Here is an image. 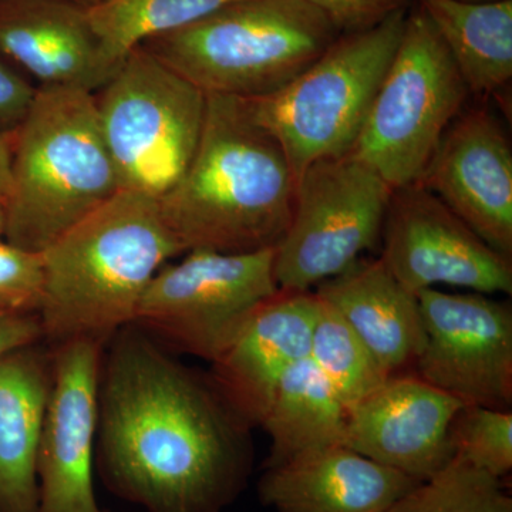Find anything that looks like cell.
I'll list each match as a JSON object with an SVG mask.
<instances>
[{
  "label": "cell",
  "mask_w": 512,
  "mask_h": 512,
  "mask_svg": "<svg viewBox=\"0 0 512 512\" xmlns=\"http://www.w3.org/2000/svg\"><path fill=\"white\" fill-rule=\"evenodd\" d=\"M252 430L210 373L137 326L107 343L96 467L120 500L147 512H224L251 477Z\"/></svg>",
  "instance_id": "obj_1"
},
{
  "label": "cell",
  "mask_w": 512,
  "mask_h": 512,
  "mask_svg": "<svg viewBox=\"0 0 512 512\" xmlns=\"http://www.w3.org/2000/svg\"><path fill=\"white\" fill-rule=\"evenodd\" d=\"M392 195V187L352 154L306 167L291 221L275 248L278 288L313 291L380 247Z\"/></svg>",
  "instance_id": "obj_9"
},
{
  "label": "cell",
  "mask_w": 512,
  "mask_h": 512,
  "mask_svg": "<svg viewBox=\"0 0 512 512\" xmlns=\"http://www.w3.org/2000/svg\"><path fill=\"white\" fill-rule=\"evenodd\" d=\"M37 87L0 57V134L18 130L35 99Z\"/></svg>",
  "instance_id": "obj_29"
},
{
  "label": "cell",
  "mask_w": 512,
  "mask_h": 512,
  "mask_svg": "<svg viewBox=\"0 0 512 512\" xmlns=\"http://www.w3.org/2000/svg\"><path fill=\"white\" fill-rule=\"evenodd\" d=\"M147 286L131 325L174 355L211 363L251 313L279 292L274 249L224 254L191 249Z\"/></svg>",
  "instance_id": "obj_10"
},
{
  "label": "cell",
  "mask_w": 512,
  "mask_h": 512,
  "mask_svg": "<svg viewBox=\"0 0 512 512\" xmlns=\"http://www.w3.org/2000/svg\"><path fill=\"white\" fill-rule=\"evenodd\" d=\"M94 101L120 191L163 198L197 150L207 96L140 46Z\"/></svg>",
  "instance_id": "obj_8"
},
{
  "label": "cell",
  "mask_w": 512,
  "mask_h": 512,
  "mask_svg": "<svg viewBox=\"0 0 512 512\" xmlns=\"http://www.w3.org/2000/svg\"><path fill=\"white\" fill-rule=\"evenodd\" d=\"M464 406L414 372L389 376L346 407L343 446L421 483L453 460L451 426Z\"/></svg>",
  "instance_id": "obj_14"
},
{
  "label": "cell",
  "mask_w": 512,
  "mask_h": 512,
  "mask_svg": "<svg viewBox=\"0 0 512 512\" xmlns=\"http://www.w3.org/2000/svg\"><path fill=\"white\" fill-rule=\"evenodd\" d=\"M43 286L42 254L0 239V312L39 315Z\"/></svg>",
  "instance_id": "obj_27"
},
{
  "label": "cell",
  "mask_w": 512,
  "mask_h": 512,
  "mask_svg": "<svg viewBox=\"0 0 512 512\" xmlns=\"http://www.w3.org/2000/svg\"><path fill=\"white\" fill-rule=\"evenodd\" d=\"M380 248L383 264L416 295L443 285L491 296L512 293V259L421 184L393 191Z\"/></svg>",
  "instance_id": "obj_12"
},
{
  "label": "cell",
  "mask_w": 512,
  "mask_h": 512,
  "mask_svg": "<svg viewBox=\"0 0 512 512\" xmlns=\"http://www.w3.org/2000/svg\"><path fill=\"white\" fill-rule=\"evenodd\" d=\"M345 419V404L311 357H306L282 377L259 426L271 439L265 467L343 444Z\"/></svg>",
  "instance_id": "obj_22"
},
{
  "label": "cell",
  "mask_w": 512,
  "mask_h": 512,
  "mask_svg": "<svg viewBox=\"0 0 512 512\" xmlns=\"http://www.w3.org/2000/svg\"><path fill=\"white\" fill-rule=\"evenodd\" d=\"M454 458L503 480L512 470V410L464 406L450 431Z\"/></svg>",
  "instance_id": "obj_26"
},
{
  "label": "cell",
  "mask_w": 512,
  "mask_h": 512,
  "mask_svg": "<svg viewBox=\"0 0 512 512\" xmlns=\"http://www.w3.org/2000/svg\"><path fill=\"white\" fill-rule=\"evenodd\" d=\"M318 303L313 291L279 289L210 363L215 386L252 429L261 426L282 377L309 357Z\"/></svg>",
  "instance_id": "obj_16"
},
{
  "label": "cell",
  "mask_w": 512,
  "mask_h": 512,
  "mask_svg": "<svg viewBox=\"0 0 512 512\" xmlns=\"http://www.w3.org/2000/svg\"><path fill=\"white\" fill-rule=\"evenodd\" d=\"M0 57L37 87L96 93L116 73L87 6L73 0H0Z\"/></svg>",
  "instance_id": "obj_17"
},
{
  "label": "cell",
  "mask_w": 512,
  "mask_h": 512,
  "mask_svg": "<svg viewBox=\"0 0 512 512\" xmlns=\"http://www.w3.org/2000/svg\"><path fill=\"white\" fill-rule=\"evenodd\" d=\"M104 349L92 340L53 348L52 392L36 460L37 512H110L94 491Z\"/></svg>",
  "instance_id": "obj_13"
},
{
  "label": "cell",
  "mask_w": 512,
  "mask_h": 512,
  "mask_svg": "<svg viewBox=\"0 0 512 512\" xmlns=\"http://www.w3.org/2000/svg\"><path fill=\"white\" fill-rule=\"evenodd\" d=\"M235 0H97L87 15L113 69L148 40L187 28Z\"/></svg>",
  "instance_id": "obj_23"
},
{
  "label": "cell",
  "mask_w": 512,
  "mask_h": 512,
  "mask_svg": "<svg viewBox=\"0 0 512 512\" xmlns=\"http://www.w3.org/2000/svg\"><path fill=\"white\" fill-rule=\"evenodd\" d=\"M43 340L39 315L0 312V356Z\"/></svg>",
  "instance_id": "obj_30"
},
{
  "label": "cell",
  "mask_w": 512,
  "mask_h": 512,
  "mask_svg": "<svg viewBox=\"0 0 512 512\" xmlns=\"http://www.w3.org/2000/svg\"><path fill=\"white\" fill-rule=\"evenodd\" d=\"M419 184L491 248L512 259V150L490 110L461 111Z\"/></svg>",
  "instance_id": "obj_15"
},
{
  "label": "cell",
  "mask_w": 512,
  "mask_h": 512,
  "mask_svg": "<svg viewBox=\"0 0 512 512\" xmlns=\"http://www.w3.org/2000/svg\"><path fill=\"white\" fill-rule=\"evenodd\" d=\"M471 2H488V0H471Z\"/></svg>",
  "instance_id": "obj_34"
},
{
  "label": "cell",
  "mask_w": 512,
  "mask_h": 512,
  "mask_svg": "<svg viewBox=\"0 0 512 512\" xmlns=\"http://www.w3.org/2000/svg\"><path fill=\"white\" fill-rule=\"evenodd\" d=\"M40 254L39 318L43 340L56 348L73 340L107 346L133 323L157 272L183 251L157 200L119 191Z\"/></svg>",
  "instance_id": "obj_3"
},
{
  "label": "cell",
  "mask_w": 512,
  "mask_h": 512,
  "mask_svg": "<svg viewBox=\"0 0 512 512\" xmlns=\"http://www.w3.org/2000/svg\"><path fill=\"white\" fill-rule=\"evenodd\" d=\"M407 12L365 32L340 35L281 90L248 99L284 147L296 178L316 161L350 153L399 46Z\"/></svg>",
  "instance_id": "obj_6"
},
{
  "label": "cell",
  "mask_w": 512,
  "mask_h": 512,
  "mask_svg": "<svg viewBox=\"0 0 512 512\" xmlns=\"http://www.w3.org/2000/svg\"><path fill=\"white\" fill-rule=\"evenodd\" d=\"M470 96L439 33L409 9L392 63L349 154L393 191L419 184Z\"/></svg>",
  "instance_id": "obj_7"
},
{
  "label": "cell",
  "mask_w": 512,
  "mask_h": 512,
  "mask_svg": "<svg viewBox=\"0 0 512 512\" xmlns=\"http://www.w3.org/2000/svg\"><path fill=\"white\" fill-rule=\"evenodd\" d=\"M339 36L305 0H235L141 47L205 96L259 99L291 83Z\"/></svg>",
  "instance_id": "obj_5"
},
{
  "label": "cell",
  "mask_w": 512,
  "mask_h": 512,
  "mask_svg": "<svg viewBox=\"0 0 512 512\" xmlns=\"http://www.w3.org/2000/svg\"><path fill=\"white\" fill-rule=\"evenodd\" d=\"M474 96H495L512 79V0H417Z\"/></svg>",
  "instance_id": "obj_21"
},
{
  "label": "cell",
  "mask_w": 512,
  "mask_h": 512,
  "mask_svg": "<svg viewBox=\"0 0 512 512\" xmlns=\"http://www.w3.org/2000/svg\"><path fill=\"white\" fill-rule=\"evenodd\" d=\"M419 481L335 444L266 466L262 504L276 512H389Z\"/></svg>",
  "instance_id": "obj_18"
},
{
  "label": "cell",
  "mask_w": 512,
  "mask_h": 512,
  "mask_svg": "<svg viewBox=\"0 0 512 512\" xmlns=\"http://www.w3.org/2000/svg\"><path fill=\"white\" fill-rule=\"evenodd\" d=\"M73 2L82 3V5H93L94 2H97V0H73Z\"/></svg>",
  "instance_id": "obj_33"
},
{
  "label": "cell",
  "mask_w": 512,
  "mask_h": 512,
  "mask_svg": "<svg viewBox=\"0 0 512 512\" xmlns=\"http://www.w3.org/2000/svg\"><path fill=\"white\" fill-rule=\"evenodd\" d=\"M330 20L339 35L376 28L400 10L409 9L412 0H305Z\"/></svg>",
  "instance_id": "obj_28"
},
{
  "label": "cell",
  "mask_w": 512,
  "mask_h": 512,
  "mask_svg": "<svg viewBox=\"0 0 512 512\" xmlns=\"http://www.w3.org/2000/svg\"><path fill=\"white\" fill-rule=\"evenodd\" d=\"M45 340L0 356V512H37L36 460L53 384Z\"/></svg>",
  "instance_id": "obj_20"
},
{
  "label": "cell",
  "mask_w": 512,
  "mask_h": 512,
  "mask_svg": "<svg viewBox=\"0 0 512 512\" xmlns=\"http://www.w3.org/2000/svg\"><path fill=\"white\" fill-rule=\"evenodd\" d=\"M296 184L284 147L249 100L210 94L197 150L158 207L183 254H249L281 242Z\"/></svg>",
  "instance_id": "obj_2"
},
{
  "label": "cell",
  "mask_w": 512,
  "mask_h": 512,
  "mask_svg": "<svg viewBox=\"0 0 512 512\" xmlns=\"http://www.w3.org/2000/svg\"><path fill=\"white\" fill-rule=\"evenodd\" d=\"M119 191L94 93L37 87L12 134L5 241L43 252Z\"/></svg>",
  "instance_id": "obj_4"
},
{
  "label": "cell",
  "mask_w": 512,
  "mask_h": 512,
  "mask_svg": "<svg viewBox=\"0 0 512 512\" xmlns=\"http://www.w3.org/2000/svg\"><path fill=\"white\" fill-rule=\"evenodd\" d=\"M423 352L413 372L466 406L512 410V309L478 292L424 289Z\"/></svg>",
  "instance_id": "obj_11"
},
{
  "label": "cell",
  "mask_w": 512,
  "mask_h": 512,
  "mask_svg": "<svg viewBox=\"0 0 512 512\" xmlns=\"http://www.w3.org/2000/svg\"><path fill=\"white\" fill-rule=\"evenodd\" d=\"M389 512H512L503 480L453 458L436 476L407 491Z\"/></svg>",
  "instance_id": "obj_25"
},
{
  "label": "cell",
  "mask_w": 512,
  "mask_h": 512,
  "mask_svg": "<svg viewBox=\"0 0 512 512\" xmlns=\"http://www.w3.org/2000/svg\"><path fill=\"white\" fill-rule=\"evenodd\" d=\"M12 164V134H0V201L6 205L10 192Z\"/></svg>",
  "instance_id": "obj_31"
},
{
  "label": "cell",
  "mask_w": 512,
  "mask_h": 512,
  "mask_svg": "<svg viewBox=\"0 0 512 512\" xmlns=\"http://www.w3.org/2000/svg\"><path fill=\"white\" fill-rule=\"evenodd\" d=\"M318 301L309 357L345 407H349L372 393L389 376L342 316L320 296Z\"/></svg>",
  "instance_id": "obj_24"
},
{
  "label": "cell",
  "mask_w": 512,
  "mask_h": 512,
  "mask_svg": "<svg viewBox=\"0 0 512 512\" xmlns=\"http://www.w3.org/2000/svg\"><path fill=\"white\" fill-rule=\"evenodd\" d=\"M6 232V208L0 201V239H5Z\"/></svg>",
  "instance_id": "obj_32"
},
{
  "label": "cell",
  "mask_w": 512,
  "mask_h": 512,
  "mask_svg": "<svg viewBox=\"0 0 512 512\" xmlns=\"http://www.w3.org/2000/svg\"><path fill=\"white\" fill-rule=\"evenodd\" d=\"M313 291L342 316L387 376L413 372L426 342L419 296L382 259L360 258Z\"/></svg>",
  "instance_id": "obj_19"
}]
</instances>
